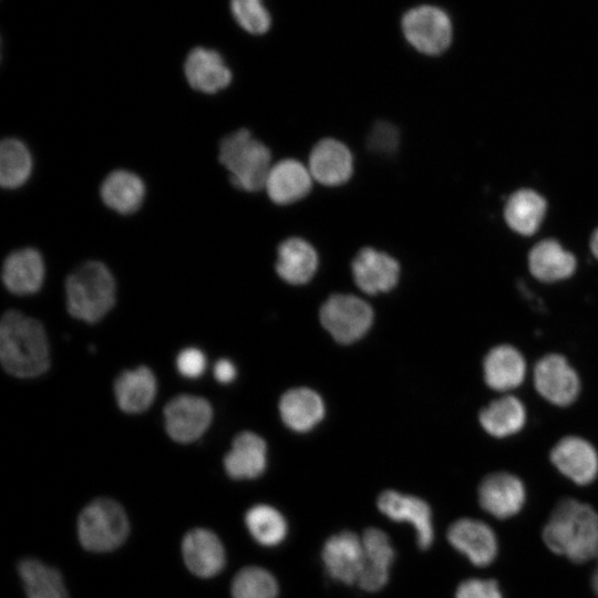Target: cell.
I'll return each mask as SVG.
<instances>
[{"label": "cell", "instance_id": "obj_38", "mask_svg": "<svg viewBox=\"0 0 598 598\" xmlns=\"http://www.w3.org/2000/svg\"><path fill=\"white\" fill-rule=\"evenodd\" d=\"M455 598H503L497 582L492 579H467L460 584Z\"/></svg>", "mask_w": 598, "mask_h": 598}, {"label": "cell", "instance_id": "obj_3", "mask_svg": "<svg viewBox=\"0 0 598 598\" xmlns=\"http://www.w3.org/2000/svg\"><path fill=\"white\" fill-rule=\"evenodd\" d=\"M115 299V279L101 261H86L66 277V310L78 320L86 323L100 321L114 307Z\"/></svg>", "mask_w": 598, "mask_h": 598}, {"label": "cell", "instance_id": "obj_30", "mask_svg": "<svg viewBox=\"0 0 598 598\" xmlns=\"http://www.w3.org/2000/svg\"><path fill=\"white\" fill-rule=\"evenodd\" d=\"M546 207L545 198L535 190H516L506 200L505 221L517 234L530 236L538 229Z\"/></svg>", "mask_w": 598, "mask_h": 598}, {"label": "cell", "instance_id": "obj_13", "mask_svg": "<svg viewBox=\"0 0 598 598\" xmlns=\"http://www.w3.org/2000/svg\"><path fill=\"white\" fill-rule=\"evenodd\" d=\"M378 508L395 522H409L417 535V546L427 549L434 533L430 506L421 498L395 491H384L377 501Z\"/></svg>", "mask_w": 598, "mask_h": 598}, {"label": "cell", "instance_id": "obj_8", "mask_svg": "<svg viewBox=\"0 0 598 598\" xmlns=\"http://www.w3.org/2000/svg\"><path fill=\"white\" fill-rule=\"evenodd\" d=\"M167 435L177 443L198 440L213 421V408L203 396L179 394L169 400L164 410Z\"/></svg>", "mask_w": 598, "mask_h": 598}, {"label": "cell", "instance_id": "obj_15", "mask_svg": "<svg viewBox=\"0 0 598 598\" xmlns=\"http://www.w3.org/2000/svg\"><path fill=\"white\" fill-rule=\"evenodd\" d=\"M450 544L474 565L487 566L497 554L494 532L485 523L473 518L455 520L447 530Z\"/></svg>", "mask_w": 598, "mask_h": 598}, {"label": "cell", "instance_id": "obj_14", "mask_svg": "<svg viewBox=\"0 0 598 598\" xmlns=\"http://www.w3.org/2000/svg\"><path fill=\"white\" fill-rule=\"evenodd\" d=\"M352 272L362 291L377 295L390 291L398 283L400 266L390 255L367 247L354 257Z\"/></svg>", "mask_w": 598, "mask_h": 598}, {"label": "cell", "instance_id": "obj_32", "mask_svg": "<svg viewBox=\"0 0 598 598\" xmlns=\"http://www.w3.org/2000/svg\"><path fill=\"white\" fill-rule=\"evenodd\" d=\"M33 169L28 146L18 138H4L0 146V183L3 188L16 189L24 185Z\"/></svg>", "mask_w": 598, "mask_h": 598}, {"label": "cell", "instance_id": "obj_9", "mask_svg": "<svg viewBox=\"0 0 598 598\" xmlns=\"http://www.w3.org/2000/svg\"><path fill=\"white\" fill-rule=\"evenodd\" d=\"M533 379L538 394L557 406L573 404L580 393L578 373L559 353L542 357L534 367Z\"/></svg>", "mask_w": 598, "mask_h": 598}, {"label": "cell", "instance_id": "obj_41", "mask_svg": "<svg viewBox=\"0 0 598 598\" xmlns=\"http://www.w3.org/2000/svg\"><path fill=\"white\" fill-rule=\"evenodd\" d=\"M597 558H598V554H597ZM592 587L596 595L598 596V565L592 576Z\"/></svg>", "mask_w": 598, "mask_h": 598}, {"label": "cell", "instance_id": "obj_28", "mask_svg": "<svg viewBox=\"0 0 598 598\" xmlns=\"http://www.w3.org/2000/svg\"><path fill=\"white\" fill-rule=\"evenodd\" d=\"M483 430L493 437L504 439L519 432L526 423L523 402L512 394L502 395L480 411Z\"/></svg>", "mask_w": 598, "mask_h": 598}, {"label": "cell", "instance_id": "obj_18", "mask_svg": "<svg viewBox=\"0 0 598 598\" xmlns=\"http://www.w3.org/2000/svg\"><path fill=\"white\" fill-rule=\"evenodd\" d=\"M182 554L187 568L203 578L220 573L226 561L220 539L206 528H194L184 536Z\"/></svg>", "mask_w": 598, "mask_h": 598}, {"label": "cell", "instance_id": "obj_2", "mask_svg": "<svg viewBox=\"0 0 598 598\" xmlns=\"http://www.w3.org/2000/svg\"><path fill=\"white\" fill-rule=\"evenodd\" d=\"M547 547L575 563H584L598 554V514L588 504L575 498L560 499L543 530Z\"/></svg>", "mask_w": 598, "mask_h": 598}, {"label": "cell", "instance_id": "obj_23", "mask_svg": "<svg viewBox=\"0 0 598 598\" xmlns=\"http://www.w3.org/2000/svg\"><path fill=\"white\" fill-rule=\"evenodd\" d=\"M311 173L300 162L287 158L271 166L266 181L269 198L288 205L303 198L311 188Z\"/></svg>", "mask_w": 598, "mask_h": 598}, {"label": "cell", "instance_id": "obj_31", "mask_svg": "<svg viewBox=\"0 0 598 598\" xmlns=\"http://www.w3.org/2000/svg\"><path fill=\"white\" fill-rule=\"evenodd\" d=\"M18 571L27 598H68L66 588L60 571L34 559H22Z\"/></svg>", "mask_w": 598, "mask_h": 598}, {"label": "cell", "instance_id": "obj_22", "mask_svg": "<svg viewBox=\"0 0 598 598\" xmlns=\"http://www.w3.org/2000/svg\"><path fill=\"white\" fill-rule=\"evenodd\" d=\"M114 396L118 408L130 414L142 413L153 403L157 382L153 371L145 365L121 372L114 381Z\"/></svg>", "mask_w": 598, "mask_h": 598}, {"label": "cell", "instance_id": "obj_19", "mask_svg": "<svg viewBox=\"0 0 598 598\" xmlns=\"http://www.w3.org/2000/svg\"><path fill=\"white\" fill-rule=\"evenodd\" d=\"M45 277L42 255L34 248H22L7 256L2 266L4 287L14 295L25 296L39 291Z\"/></svg>", "mask_w": 598, "mask_h": 598}, {"label": "cell", "instance_id": "obj_25", "mask_svg": "<svg viewBox=\"0 0 598 598\" xmlns=\"http://www.w3.org/2000/svg\"><path fill=\"white\" fill-rule=\"evenodd\" d=\"M145 192L143 179L126 169L111 172L100 187L103 203L121 215L135 213L142 206Z\"/></svg>", "mask_w": 598, "mask_h": 598}, {"label": "cell", "instance_id": "obj_21", "mask_svg": "<svg viewBox=\"0 0 598 598\" xmlns=\"http://www.w3.org/2000/svg\"><path fill=\"white\" fill-rule=\"evenodd\" d=\"M311 176L327 186L346 183L353 172V158L349 148L338 140L323 138L309 156Z\"/></svg>", "mask_w": 598, "mask_h": 598}, {"label": "cell", "instance_id": "obj_39", "mask_svg": "<svg viewBox=\"0 0 598 598\" xmlns=\"http://www.w3.org/2000/svg\"><path fill=\"white\" fill-rule=\"evenodd\" d=\"M236 367L228 359H219L214 365V377L219 383H230L236 378Z\"/></svg>", "mask_w": 598, "mask_h": 598}, {"label": "cell", "instance_id": "obj_6", "mask_svg": "<svg viewBox=\"0 0 598 598\" xmlns=\"http://www.w3.org/2000/svg\"><path fill=\"white\" fill-rule=\"evenodd\" d=\"M326 330L341 343L359 340L371 327L373 311L369 303L352 295H333L320 309Z\"/></svg>", "mask_w": 598, "mask_h": 598}, {"label": "cell", "instance_id": "obj_10", "mask_svg": "<svg viewBox=\"0 0 598 598\" xmlns=\"http://www.w3.org/2000/svg\"><path fill=\"white\" fill-rule=\"evenodd\" d=\"M553 465L578 485H587L598 475V453L594 445L576 435L561 437L551 448Z\"/></svg>", "mask_w": 598, "mask_h": 598}, {"label": "cell", "instance_id": "obj_20", "mask_svg": "<svg viewBox=\"0 0 598 598\" xmlns=\"http://www.w3.org/2000/svg\"><path fill=\"white\" fill-rule=\"evenodd\" d=\"M527 364L518 349L511 344L492 348L483 360V375L488 388L497 392H508L525 380Z\"/></svg>", "mask_w": 598, "mask_h": 598}, {"label": "cell", "instance_id": "obj_16", "mask_svg": "<svg viewBox=\"0 0 598 598\" xmlns=\"http://www.w3.org/2000/svg\"><path fill=\"white\" fill-rule=\"evenodd\" d=\"M189 86L198 92L215 94L231 82V71L219 52L202 47L189 51L184 63Z\"/></svg>", "mask_w": 598, "mask_h": 598}, {"label": "cell", "instance_id": "obj_4", "mask_svg": "<svg viewBox=\"0 0 598 598\" xmlns=\"http://www.w3.org/2000/svg\"><path fill=\"white\" fill-rule=\"evenodd\" d=\"M218 158L237 188L257 192L265 187L271 168L270 151L247 128L237 130L221 140Z\"/></svg>", "mask_w": 598, "mask_h": 598}, {"label": "cell", "instance_id": "obj_40", "mask_svg": "<svg viewBox=\"0 0 598 598\" xmlns=\"http://www.w3.org/2000/svg\"><path fill=\"white\" fill-rule=\"evenodd\" d=\"M590 249L594 256L598 259V228L594 231L590 239Z\"/></svg>", "mask_w": 598, "mask_h": 598}, {"label": "cell", "instance_id": "obj_27", "mask_svg": "<svg viewBox=\"0 0 598 598\" xmlns=\"http://www.w3.org/2000/svg\"><path fill=\"white\" fill-rule=\"evenodd\" d=\"M318 267V255L305 239L291 237L278 247L277 274L291 285L308 282Z\"/></svg>", "mask_w": 598, "mask_h": 598}, {"label": "cell", "instance_id": "obj_33", "mask_svg": "<svg viewBox=\"0 0 598 598\" xmlns=\"http://www.w3.org/2000/svg\"><path fill=\"white\" fill-rule=\"evenodd\" d=\"M248 532L264 546H277L287 535V523L281 513L272 506L258 504L245 515Z\"/></svg>", "mask_w": 598, "mask_h": 598}, {"label": "cell", "instance_id": "obj_12", "mask_svg": "<svg viewBox=\"0 0 598 598\" xmlns=\"http://www.w3.org/2000/svg\"><path fill=\"white\" fill-rule=\"evenodd\" d=\"M523 482L508 472L488 474L478 487L481 507L496 518H508L517 514L525 502Z\"/></svg>", "mask_w": 598, "mask_h": 598}, {"label": "cell", "instance_id": "obj_5", "mask_svg": "<svg viewBox=\"0 0 598 598\" xmlns=\"http://www.w3.org/2000/svg\"><path fill=\"white\" fill-rule=\"evenodd\" d=\"M130 524L125 511L115 501L96 498L89 503L78 518V536L90 551L104 553L121 546Z\"/></svg>", "mask_w": 598, "mask_h": 598}, {"label": "cell", "instance_id": "obj_35", "mask_svg": "<svg viewBox=\"0 0 598 598\" xmlns=\"http://www.w3.org/2000/svg\"><path fill=\"white\" fill-rule=\"evenodd\" d=\"M230 10L236 22L248 33L262 34L270 27V14L262 0H230Z\"/></svg>", "mask_w": 598, "mask_h": 598}, {"label": "cell", "instance_id": "obj_34", "mask_svg": "<svg viewBox=\"0 0 598 598\" xmlns=\"http://www.w3.org/2000/svg\"><path fill=\"white\" fill-rule=\"evenodd\" d=\"M230 591L233 598H277L279 587L267 569L249 566L235 575Z\"/></svg>", "mask_w": 598, "mask_h": 598}, {"label": "cell", "instance_id": "obj_1", "mask_svg": "<svg viewBox=\"0 0 598 598\" xmlns=\"http://www.w3.org/2000/svg\"><path fill=\"white\" fill-rule=\"evenodd\" d=\"M0 361L3 370L16 378L45 373L51 358L43 324L19 310H7L0 321Z\"/></svg>", "mask_w": 598, "mask_h": 598}, {"label": "cell", "instance_id": "obj_36", "mask_svg": "<svg viewBox=\"0 0 598 598\" xmlns=\"http://www.w3.org/2000/svg\"><path fill=\"white\" fill-rule=\"evenodd\" d=\"M400 143L399 130L386 121H379L368 136L369 148L380 155L394 153Z\"/></svg>", "mask_w": 598, "mask_h": 598}, {"label": "cell", "instance_id": "obj_7", "mask_svg": "<svg viewBox=\"0 0 598 598\" xmlns=\"http://www.w3.org/2000/svg\"><path fill=\"white\" fill-rule=\"evenodd\" d=\"M402 31L414 49L427 55L442 53L452 41L448 16L433 6H420L408 11L402 19Z\"/></svg>", "mask_w": 598, "mask_h": 598}, {"label": "cell", "instance_id": "obj_24", "mask_svg": "<svg viewBox=\"0 0 598 598\" xmlns=\"http://www.w3.org/2000/svg\"><path fill=\"white\" fill-rule=\"evenodd\" d=\"M267 464L265 441L252 432H241L233 441L225 455L224 467L234 480H251L261 475Z\"/></svg>", "mask_w": 598, "mask_h": 598}, {"label": "cell", "instance_id": "obj_29", "mask_svg": "<svg viewBox=\"0 0 598 598\" xmlns=\"http://www.w3.org/2000/svg\"><path fill=\"white\" fill-rule=\"evenodd\" d=\"M279 412L288 427L305 432L321 421L324 405L317 392L308 388H296L281 396Z\"/></svg>", "mask_w": 598, "mask_h": 598}, {"label": "cell", "instance_id": "obj_37", "mask_svg": "<svg viewBox=\"0 0 598 598\" xmlns=\"http://www.w3.org/2000/svg\"><path fill=\"white\" fill-rule=\"evenodd\" d=\"M176 369L184 378H199L206 369V357L197 348H185L176 357Z\"/></svg>", "mask_w": 598, "mask_h": 598}, {"label": "cell", "instance_id": "obj_26", "mask_svg": "<svg viewBox=\"0 0 598 598\" xmlns=\"http://www.w3.org/2000/svg\"><path fill=\"white\" fill-rule=\"evenodd\" d=\"M577 261L573 254L553 239L536 244L528 254V268L534 278L542 282H555L573 276Z\"/></svg>", "mask_w": 598, "mask_h": 598}, {"label": "cell", "instance_id": "obj_11", "mask_svg": "<svg viewBox=\"0 0 598 598\" xmlns=\"http://www.w3.org/2000/svg\"><path fill=\"white\" fill-rule=\"evenodd\" d=\"M321 558L332 579L346 585L357 584L363 565L361 537L349 530L330 536L323 545Z\"/></svg>", "mask_w": 598, "mask_h": 598}, {"label": "cell", "instance_id": "obj_17", "mask_svg": "<svg viewBox=\"0 0 598 598\" xmlns=\"http://www.w3.org/2000/svg\"><path fill=\"white\" fill-rule=\"evenodd\" d=\"M361 540L363 565L357 584L367 591L380 590L388 582L394 549L389 536L375 527L365 529Z\"/></svg>", "mask_w": 598, "mask_h": 598}]
</instances>
